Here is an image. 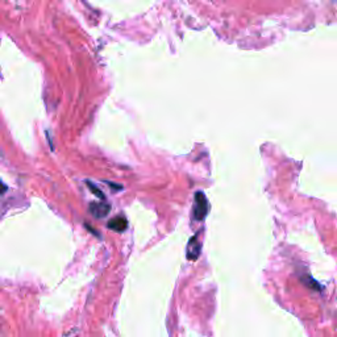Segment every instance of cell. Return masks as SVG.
I'll return each instance as SVG.
<instances>
[{"label": "cell", "instance_id": "cell-3", "mask_svg": "<svg viewBox=\"0 0 337 337\" xmlns=\"http://www.w3.org/2000/svg\"><path fill=\"white\" fill-rule=\"evenodd\" d=\"M110 206L106 203H91L90 204V212L95 217H104L110 212Z\"/></svg>", "mask_w": 337, "mask_h": 337}, {"label": "cell", "instance_id": "cell-5", "mask_svg": "<svg viewBox=\"0 0 337 337\" xmlns=\"http://www.w3.org/2000/svg\"><path fill=\"white\" fill-rule=\"evenodd\" d=\"M87 185H89V188H90V190H91V191H93L94 195L98 196V198H100V199H102V200H104V199H106V198H104L103 192L100 191L99 188H96L95 186L93 185V183H87Z\"/></svg>", "mask_w": 337, "mask_h": 337}, {"label": "cell", "instance_id": "cell-2", "mask_svg": "<svg viewBox=\"0 0 337 337\" xmlns=\"http://www.w3.org/2000/svg\"><path fill=\"white\" fill-rule=\"evenodd\" d=\"M200 250H202V244L199 242L198 236H194L187 245V258L190 261H196L200 256Z\"/></svg>", "mask_w": 337, "mask_h": 337}, {"label": "cell", "instance_id": "cell-4", "mask_svg": "<svg viewBox=\"0 0 337 337\" xmlns=\"http://www.w3.org/2000/svg\"><path fill=\"white\" fill-rule=\"evenodd\" d=\"M127 227H128V221L124 216H115L108 223V228L115 232H124Z\"/></svg>", "mask_w": 337, "mask_h": 337}, {"label": "cell", "instance_id": "cell-6", "mask_svg": "<svg viewBox=\"0 0 337 337\" xmlns=\"http://www.w3.org/2000/svg\"><path fill=\"white\" fill-rule=\"evenodd\" d=\"M6 191H7V187H6V185H4L3 182L0 181V194H4Z\"/></svg>", "mask_w": 337, "mask_h": 337}, {"label": "cell", "instance_id": "cell-1", "mask_svg": "<svg viewBox=\"0 0 337 337\" xmlns=\"http://www.w3.org/2000/svg\"><path fill=\"white\" fill-rule=\"evenodd\" d=\"M208 213V202L203 192H196L194 202V217L198 221H202Z\"/></svg>", "mask_w": 337, "mask_h": 337}]
</instances>
